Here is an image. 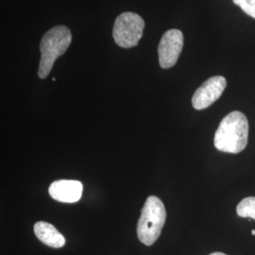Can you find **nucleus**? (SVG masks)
Masks as SVG:
<instances>
[{
    "mask_svg": "<svg viewBox=\"0 0 255 255\" xmlns=\"http://www.w3.org/2000/svg\"><path fill=\"white\" fill-rule=\"evenodd\" d=\"M71 41V31L65 26H56L46 32L40 44L41 61L38 70L40 79H46L49 75L55 61L65 53Z\"/></svg>",
    "mask_w": 255,
    "mask_h": 255,
    "instance_id": "2",
    "label": "nucleus"
},
{
    "mask_svg": "<svg viewBox=\"0 0 255 255\" xmlns=\"http://www.w3.org/2000/svg\"><path fill=\"white\" fill-rule=\"evenodd\" d=\"M183 34L179 29H169L164 33L158 46L160 66L164 69L173 67L182 52Z\"/></svg>",
    "mask_w": 255,
    "mask_h": 255,
    "instance_id": "5",
    "label": "nucleus"
},
{
    "mask_svg": "<svg viewBox=\"0 0 255 255\" xmlns=\"http://www.w3.org/2000/svg\"><path fill=\"white\" fill-rule=\"evenodd\" d=\"M248 136L249 122L246 116L235 111L221 120L215 133L214 144L219 151L237 154L246 148Z\"/></svg>",
    "mask_w": 255,
    "mask_h": 255,
    "instance_id": "1",
    "label": "nucleus"
},
{
    "mask_svg": "<svg viewBox=\"0 0 255 255\" xmlns=\"http://www.w3.org/2000/svg\"><path fill=\"white\" fill-rule=\"evenodd\" d=\"M248 15L255 19V0H233Z\"/></svg>",
    "mask_w": 255,
    "mask_h": 255,
    "instance_id": "10",
    "label": "nucleus"
},
{
    "mask_svg": "<svg viewBox=\"0 0 255 255\" xmlns=\"http://www.w3.org/2000/svg\"><path fill=\"white\" fill-rule=\"evenodd\" d=\"M210 255H225V254H222V253H213V254H211Z\"/></svg>",
    "mask_w": 255,
    "mask_h": 255,
    "instance_id": "11",
    "label": "nucleus"
},
{
    "mask_svg": "<svg viewBox=\"0 0 255 255\" xmlns=\"http://www.w3.org/2000/svg\"><path fill=\"white\" fill-rule=\"evenodd\" d=\"M227 86V81L222 76H215L204 82L195 92L192 105L196 110L206 109L219 100Z\"/></svg>",
    "mask_w": 255,
    "mask_h": 255,
    "instance_id": "6",
    "label": "nucleus"
},
{
    "mask_svg": "<svg viewBox=\"0 0 255 255\" xmlns=\"http://www.w3.org/2000/svg\"><path fill=\"white\" fill-rule=\"evenodd\" d=\"M252 234H253L254 236H255V230H253V231H252Z\"/></svg>",
    "mask_w": 255,
    "mask_h": 255,
    "instance_id": "12",
    "label": "nucleus"
},
{
    "mask_svg": "<svg viewBox=\"0 0 255 255\" xmlns=\"http://www.w3.org/2000/svg\"><path fill=\"white\" fill-rule=\"evenodd\" d=\"M237 215L240 218H250L255 220V197H249L238 203Z\"/></svg>",
    "mask_w": 255,
    "mask_h": 255,
    "instance_id": "9",
    "label": "nucleus"
},
{
    "mask_svg": "<svg viewBox=\"0 0 255 255\" xmlns=\"http://www.w3.org/2000/svg\"><path fill=\"white\" fill-rule=\"evenodd\" d=\"M82 183L74 180H59L55 181L49 186V195L56 201L74 203L82 198Z\"/></svg>",
    "mask_w": 255,
    "mask_h": 255,
    "instance_id": "7",
    "label": "nucleus"
},
{
    "mask_svg": "<svg viewBox=\"0 0 255 255\" xmlns=\"http://www.w3.org/2000/svg\"><path fill=\"white\" fill-rule=\"evenodd\" d=\"M166 211L163 201L155 196L146 199L137 224L138 239L146 246L153 245L161 236Z\"/></svg>",
    "mask_w": 255,
    "mask_h": 255,
    "instance_id": "3",
    "label": "nucleus"
},
{
    "mask_svg": "<svg viewBox=\"0 0 255 255\" xmlns=\"http://www.w3.org/2000/svg\"><path fill=\"white\" fill-rule=\"evenodd\" d=\"M145 21L134 12H123L116 19L113 37L117 45L124 48L136 46L142 38Z\"/></svg>",
    "mask_w": 255,
    "mask_h": 255,
    "instance_id": "4",
    "label": "nucleus"
},
{
    "mask_svg": "<svg viewBox=\"0 0 255 255\" xmlns=\"http://www.w3.org/2000/svg\"><path fill=\"white\" fill-rule=\"evenodd\" d=\"M34 234L45 245L54 249H60L65 245L64 236L48 222L39 221L34 225Z\"/></svg>",
    "mask_w": 255,
    "mask_h": 255,
    "instance_id": "8",
    "label": "nucleus"
}]
</instances>
